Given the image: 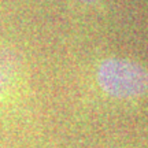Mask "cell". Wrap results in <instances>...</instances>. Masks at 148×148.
Instances as JSON below:
<instances>
[{"instance_id": "6da1fadb", "label": "cell", "mask_w": 148, "mask_h": 148, "mask_svg": "<svg viewBox=\"0 0 148 148\" xmlns=\"http://www.w3.org/2000/svg\"><path fill=\"white\" fill-rule=\"evenodd\" d=\"M96 81L112 99H134L148 92V69L132 59L107 58L97 66Z\"/></svg>"}, {"instance_id": "7a4b0ae2", "label": "cell", "mask_w": 148, "mask_h": 148, "mask_svg": "<svg viewBox=\"0 0 148 148\" xmlns=\"http://www.w3.org/2000/svg\"><path fill=\"white\" fill-rule=\"evenodd\" d=\"M22 62L16 51L0 45V101H3L14 89L19 78Z\"/></svg>"}, {"instance_id": "3957f363", "label": "cell", "mask_w": 148, "mask_h": 148, "mask_svg": "<svg viewBox=\"0 0 148 148\" xmlns=\"http://www.w3.org/2000/svg\"><path fill=\"white\" fill-rule=\"evenodd\" d=\"M79 1H82V3H85V4H93V3L99 1V0H79Z\"/></svg>"}]
</instances>
